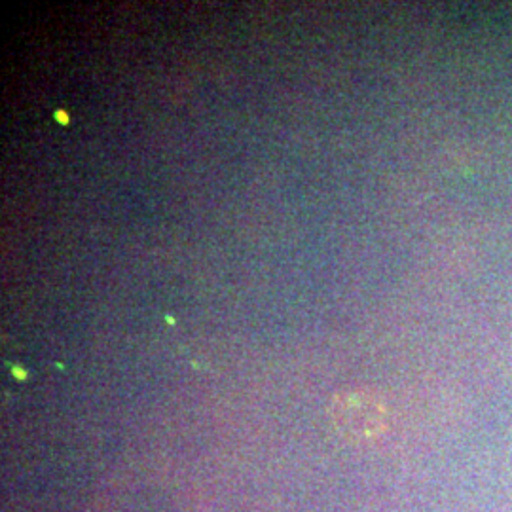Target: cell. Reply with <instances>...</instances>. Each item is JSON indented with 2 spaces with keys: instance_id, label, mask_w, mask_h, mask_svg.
<instances>
[{
  "instance_id": "2",
  "label": "cell",
  "mask_w": 512,
  "mask_h": 512,
  "mask_svg": "<svg viewBox=\"0 0 512 512\" xmlns=\"http://www.w3.org/2000/svg\"><path fill=\"white\" fill-rule=\"evenodd\" d=\"M55 118H57L61 124H67V122H69V118L65 116V112H61V110L55 114Z\"/></svg>"
},
{
  "instance_id": "1",
  "label": "cell",
  "mask_w": 512,
  "mask_h": 512,
  "mask_svg": "<svg viewBox=\"0 0 512 512\" xmlns=\"http://www.w3.org/2000/svg\"><path fill=\"white\" fill-rule=\"evenodd\" d=\"M329 416L334 429L353 444L380 439L389 425L384 399L372 389H348L332 397Z\"/></svg>"
}]
</instances>
